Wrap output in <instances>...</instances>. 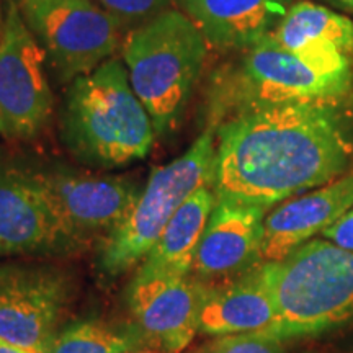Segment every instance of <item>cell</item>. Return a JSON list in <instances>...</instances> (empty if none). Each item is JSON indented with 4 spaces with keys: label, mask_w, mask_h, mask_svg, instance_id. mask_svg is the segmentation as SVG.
<instances>
[{
    "label": "cell",
    "mask_w": 353,
    "mask_h": 353,
    "mask_svg": "<svg viewBox=\"0 0 353 353\" xmlns=\"http://www.w3.org/2000/svg\"><path fill=\"white\" fill-rule=\"evenodd\" d=\"M203 288L192 275H134L126 303L141 343L182 353L198 334Z\"/></svg>",
    "instance_id": "12"
},
{
    "label": "cell",
    "mask_w": 353,
    "mask_h": 353,
    "mask_svg": "<svg viewBox=\"0 0 353 353\" xmlns=\"http://www.w3.org/2000/svg\"><path fill=\"white\" fill-rule=\"evenodd\" d=\"M270 37L303 57L348 56L353 52V20L319 3L294 2Z\"/></svg>",
    "instance_id": "18"
},
{
    "label": "cell",
    "mask_w": 353,
    "mask_h": 353,
    "mask_svg": "<svg viewBox=\"0 0 353 353\" xmlns=\"http://www.w3.org/2000/svg\"><path fill=\"white\" fill-rule=\"evenodd\" d=\"M353 206V170L332 182L291 196L263 219L260 263L280 262L299 245L345 214Z\"/></svg>",
    "instance_id": "14"
},
{
    "label": "cell",
    "mask_w": 353,
    "mask_h": 353,
    "mask_svg": "<svg viewBox=\"0 0 353 353\" xmlns=\"http://www.w3.org/2000/svg\"><path fill=\"white\" fill-rule=\"evenodd\" d=\"M0 353H33V352L26 350V348H21L19 345H13V343L0 339Z\"/></svg>",
    "instance_id": "23"
},
{
    "label": "cell",
    "mask_w": 353,
    "mask_h": 353,
    "mask_svg": "<svg viewBox=\"0 0 353 353\" xmlns=\"http://www.w3.org/2000/svg\"><path fill=\"white\" fill-rule=\"evenodd\" d=\"M61 136L85 165L112 169L148 156L156 131L120 59L105 61L72 82Z\"/></svg>",
    "instance_id": "2"
},
{
    "label": "cell",
    "mask_w": 353,
    "mask_h": 353,
    "mask_svg": "<svg viewBox=\"0 0 353 353\" xmlns=\"http://www.w3.org/2000/svg\"><path fill=\"white\" fill-rule=\"evenodd\" d=\"M30 32L63 81H76L110 59L121 21L94 0H19Z\"/></svg>",
    "instance_id": "7"
},
{
    "label": "cell",
    "mask_w": 353,
    "mask_h": 353,
    "mask_svg": "<svg viewBox=\"0 0 353 353\" xmlns=\"http://www.w3.org/2000/svg\"><path fill=\"white\" fill-rule=\"evenodd\" d=\"M275 301L276 322L267 335L291 341L353 322V252L327 239H311L280 262L262 263Z\"/></svg>",
    "instance_id": "4"
},
{
    "label": "cell",
    "mask_w": 353,
    "mask_h": 353,
    "mask_svg": "<svg viewBox=\"0 0 353 353\" xmlns=\"http://www.w3.org/2000/svg\"><path fill=\"white\" fill-rule=\"evenodd\" d=\"M216 131L206 128L192 148L149 175L128 219L100 249V270L120 276L143 262L180 206L203 187H213Z\"/></svg>",
    "instance_id": "6"
},
{
    "label": "cell",
    "mask_w": 353,
    "mask_h": 353,
    "mask_svg": "<svg viewBox=\"0 0 353 353\" xmlns=\"http://www.w3.org/2000/svg\"><path fill=\"white\" fill-rule=\"evenodd\" d=\"M293 0H182L206 41L223 50H245L267 38Z\"/></svg>",
    "instance_id": "16"
},
{
    "label": "cell",
    "mask_w": 353,
    "mask_h": 353,
    "mask_svg": "<svg viewBox=\"0 0 353 353\" xmlns=\"http://www.w3.org/2000/svg\"><path fill=\"white\" fill-rule=\"evenodd\" d=\"M125 353H149V352H136L134 350V352H125Z\"/></svg>",
    "instance_id": "25"
},
{
    "label": "cell",
    "mask_w": 353,
    "mask_h": 353,
    "mask_svg": "<svg viewBox=\"0 0 353 353\" xmlns=\"http://www.w3.org/2000/svg\"><path fill=\"white\" fill-rule=\"evenodd\" d=\"M236 63L214 76L208 101V128L263 105L325 101L350 83V59L342 52L303 57L280 46L270 34L242 50Z\"/></svg>",
    "instance_id": "3"
},
{
    "label": "cell",
    "mask_w": 353,
    "mask_h": 353,
    "mask_svg": "<svg viewBox=\"0 0 353 353\" xmlns=\"http://www.w3.org/2000/svg\"><path fill=\"white\" fill-rule=\"evenodd\" d=\"M329 3H332L334 7L341 8V10L352 13L353 15V0H327Z\"/></svg>",
    "instance_id": "24"
},
{
    "label": "cell",
    "mask_w": 353,
    "mask_h": 353,
    "mask_svg": "<svg viewBox=\"0 0 353 353\" xmlns=\"http://www.w3.org/2000/svg\"><path fill=\"white\" fill-rule=\"evenodd\" d=\"M218 200L270 208L345 174L350 141L321 101L263 105L216 128Z\"/></svg>",
    "instance_id": "1"
},
{
    "label": "cell",
    "mask_w": 353,
    "mask_h": 353,
    "mask_svg": "<svg viewBox=\"0 0 353 353\" xmlns=\"http://www.w3.org/2000/svg\"><path fill=\"white\" fill-rule=\"evenodd\" d=\"M77 250L39 187L33 167L0 154V259Z\"/></svg>",
    "instance_id": "11"
},
{
    "label": "cell",
    "mask_w": 353,
    "mask_h": 353,
    "mask_svg": "<svg viewBox=\"0 0 353 353\" xmlns=\"http://www.w3.org/2000/svg\"><path fill=\"white\" fill-rule=\"evenodd\" d=\"M193 353H285V341L262 332L221 335Z\"/></svg>",
    "instance_id": "20"
},
{
    "label": "cell",
    "mask_w": 353,
    "mask_h": 353,
    "mask_svg": "<svg viewBox=\"0 0 353 353\" xmlns=\"http://www.w3.org/2000/svg\"><path fill=\"white\" fill-rule=\"evenodd\" d=\"M44 196L70 239L81 249L94 237L105 239L134 210L143 185L128 175L76 172L68 167L34 169Z\"/></svg>",
    "instance_id": "10"
},
{
    "label": "cell",
    "mask_w": 353,
    "mask_h": 353,
    "mask_svg": "<svg viewBox=\"0 0 353 353\" xmlns=\"http://www.w3.org/2000/svg\"><path fill=\"white\" fill-rule=\"evenodd\" d=\"M267 208L232 200H218L190 275L201 285H216L260 263L259 250Z\"/></svg>",
    "instance_id": "13"
},
{
    "label": "cell",
    "mask_w": 353,
    "mask_h": 353,
    "mask_svg": "<svg viewBox=\"0 0 353 353\" xmlns=\"http://www.w3.org/2000/svg\"><path fill=\"white\" fill-rule=\"evenodd\" d=\"M321 236L348 252H353V206L335 221L332 226L325 229Z\"/></svg>",
    "instance_id": "22"
},
{
    "label": "cell",
    "mask_w": 353,
    "mask_h": 353,
    "mask_svg": "<svg viewBox=\"0 0 353 353\" xmlns=\"http://www.w3.org/2000/svg\"><path fill=\"white\" fill-rule=\"evenodd\" d=\"M206 39L187 13L165 10L128 34L125 64L130 83L164 136L179 123L206 57Z\"/></svg>",
    "instance_id": "5"
},
{
    "label": "cell",
    "mask_w": 353,
    "mask_h": 353,
    "mask_svg": "<svg viewBox=\"0 0 353 353\" xmlns=\"http://www.w3.org/2000/svg\"><path fill=\"white\" fill-rule=\"evenodd\" d=\"M214 205L213 187H203L193 193L167 224L136 275H190L196 247Z\"/></svg>",
    "instance_id": "17"
},
{
    "label": "cell",
    "mask_w": 353,
    "mask_h": 353,
    "mask_svg": "<svg viewBox=\"0 0 353 353\" xmlns=\"http://www.w3.org/2000/svg\"><path fill=\"white\" fill-rule=\"evenodd\" d=\"M143 345L136 332H120L94 321L74 322L61 329L46 353H125Z\"/></svg>",
    "instance_id": "19"
},
{
    "label": "cell",
    "mask_w": 353,
    "mask_h": 353,
    "mask_svg": "<svg viewBox=\"0 0 353 353\" xmlns=\"http://www.w3.org/2000/svg\"><path fill=\"white\" fill-rule=\"evenodd\" d=\"M105 10L117 17L121 23L151 20L165 12L170 0H99Z\"/></svg>",
    "instance_id": "21"
},
{
    "label": "cell",
    "mask_w": 353,
    "mask_h": 353,
    "mask_svg": "<svg viewBox=\"0 0 353 353\" xmlns=\"http://www.w3.org/2000/svg\"><path fill=\"white\" fill-rule=\"evenodd\" d=\"M44 63L46 52L8 0L0 26V134L6 139L37 138L50 121L54 101Z\"/></svg>",
    "instance_id": "8"
},
{
    "label": "cell",
    "mask_w": 353,
    "mask_h": 353,
    "mask_svg": "<svg viewBox=\"0 0 353 353\" xmlns=\"http://www.w3.org/2000/svg\"><path fill=\"white\" fill-rule=\"evenodd\" d=\"M74 298L70 273L52 265L0 263V339L46 353Z\"/></svg>",
    "instance_id": "9"
},
{
    "label": "cell",
    "mask_w": 353,
    "mask_h": 353,
    "mask_svg": "<svg viewBox=\"0 0 353 353\" xmlns=\"http://www.w3.org/2000/svg\"><path fill=\"white\" fill-rule=\"evenodd\" d=\"M205 286V285H203ZM276 322V307L262 263L241 275L203 288L198 332L221 335L267 332Z\"/></svg>",
    "instance_id": "15"
}]
</instances>
